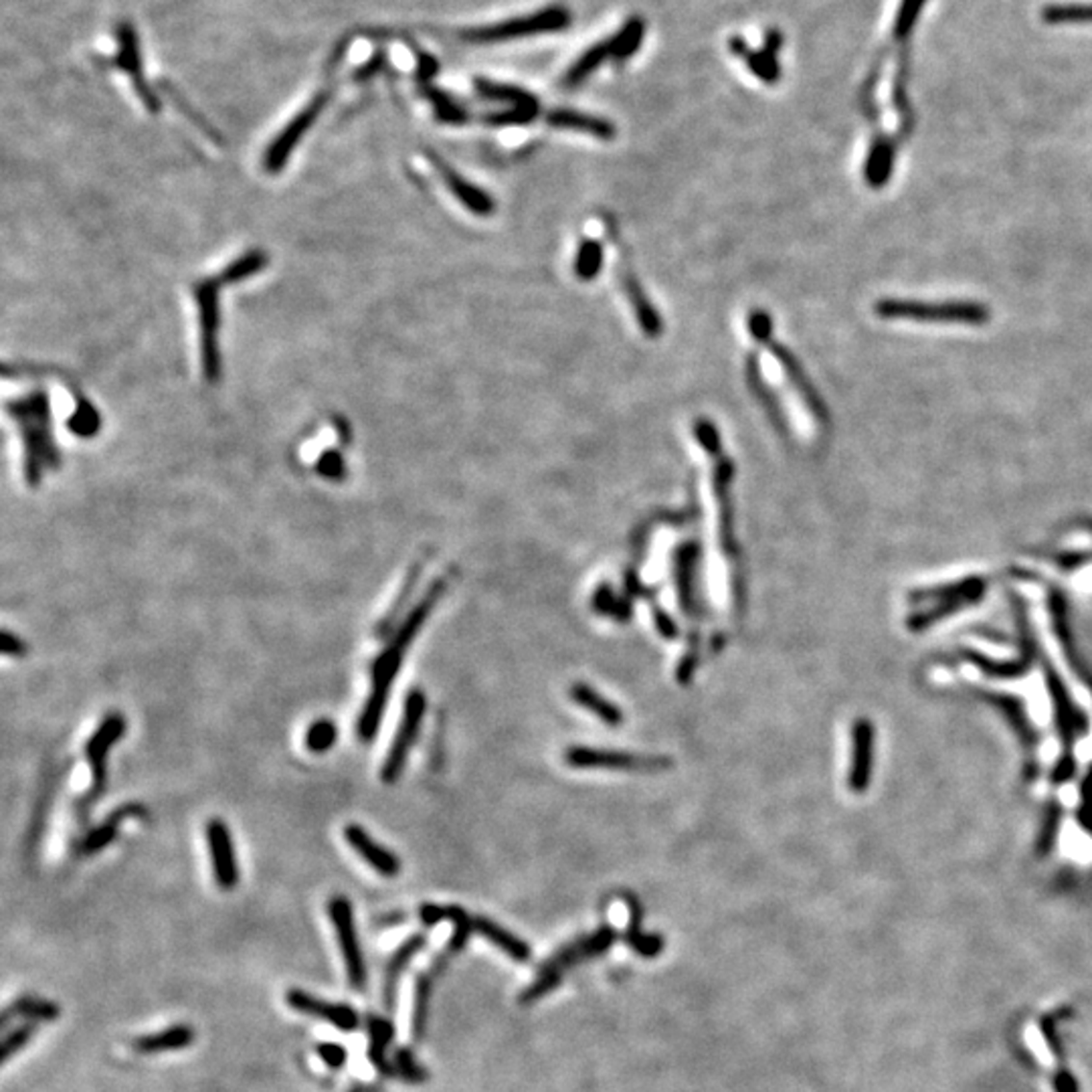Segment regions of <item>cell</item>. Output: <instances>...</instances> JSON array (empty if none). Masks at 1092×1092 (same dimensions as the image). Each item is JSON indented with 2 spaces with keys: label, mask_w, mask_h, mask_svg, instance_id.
<instances>
[{
  "label": "cell",
  "mask_w": 1092,
  "mask_h": 1092,
  "mask_svg": "<svg viewBox=\"0 0 1092 1092\" xmlns=\"http://www.w3.org/2000/svg\"><path fill=\"white\" fill-rule=\"evenodd\" d=\"M435 605L437 603L431 595L421 597V601L407 613V617L401 621V625L397 627V632L393 634L387 647H384V650L373 662L371 694H369L367 702H364V708H362L360 718H358V726H356L358 737H360L362 742H373L375 741L378 728H380V722H382L384 708H387V700L391 696V688H393L395 678L401 670L403 658H404V654H407L409 645L413 643V639L419 634L423 623L428 621V617L431 615Z\"/></svg>",
  "instance_id": "obj_1"
},
{
  "label": "cell",
  "mask_w": 1092,
  "mask_h": 1092,
  "mask_svg": "<svg viewBox=\"0 0 1092 1092\" xmlns=\"http://www.w3.org/2000/svg\"><path fill=\"white\" fill-rule=\"evenodd\" d=\"M9 415L20 428L25 445V476L37 485L45 470L59 465V454L51 433V411L47 395L35 391L9 403Z\"/></svg>",
  "instance_id": "obj_2"
},
{
  "label": "cell",
  "mask_w": 1092,
  "mask_h": 1092,
  "mask_svg": "<svg viewBox=\"0 0 1092 1092\" xmlns=\"http://www.w3.org/2000/svg\"><path fill=\"white\" fill-rule=\"evenodd\" d=\"M126 733V718L119 713H110L101 724L95 728V733L86 742V759L91 771V787L90 792L81 797L77 809L81 816H86L91 805L104 795L108 785V759L114 744L124 737Z\"/></svg>",
  "instance_id": "obj_3"
},
{
  "label": "cell",
  "mask_w": 1092,
  "mask_h": 1092,
  "mask_svg": "<svg viewBox=\"0 0 1092 1092\" xmlns=\"http://www.w3.org/2000/svg\"><path fill=\"white\" fill-rule=\"evenodd\" d=\"M564 763H569L575 768H607V771H625V773H662L674 765L672 759L660 755H636L627 751H611V748H591V746L566 748Z\"/></svg>",
  "instance_id": "obj_4"
},
{
  "label": "cell",
  "mask_w": 1092,
  "mask_h": 1092,
  "mask_svg": "<svg viewBox=\"0 0 1092 1092\" xmlns=\"http://www.w3.org/2000/svg\"><path fill=\"white\" fill-rule=\"evenodd\" d=\"M566 23H569V13H566L564 9H546L538 14L512 18V20H506V23L459 31L457 37H459V40H463V43H476V45L502 43V40H506V39L534 35V33H544V31H557V29H562Z\"/></svg>",
  "instance_id": "obj_5"
},
{
  "label": "cell",
  "mask_w": 1092,
  "mask_h": 1092,
  "mask_svg": "<svg viewBox=\"0 0 1092 1092\" xmlns=\"http://www.w3.org/2000/svg\"><path fill=\"white\" fill-rule=\"evenodd\" d=\"M328 915L342 950V959H344V967H347L351 987L362 991L367 987V965H364L351 900L340 895L332 897L328 902Z\"/></svg>",
  "instance_id": "obj_6"
},
{
  "label": "cell",
  "mask_w": 1092,
  "mask_h": 1092,
  "mask_svg": "<svg viewBox=\"0 0 1092 1092\" xmlns=\"http://www.w3.org/2000/svg\"><path fill=\"white\" fill-rule=\"evenodd\" d=\"M425 706H428V702H425V694L421 690H417V688H413V690L407 694V698H404L401 724L397 728L395 741L389 748L387 757H384V763H382V768H380V779L384 783H395L401 777L404 763H407L411 746L417 741V733H419L423 716H425Z\"/></svg>",
  "instance_id": "obj_7"
},
{
  "label": "cell",
  "mask_w": 1092,
  "mask_h": 1092,
  "mask_svg": "<svg viewBox=\"0 0 1092 1092\" xmlns=\"http://www.w3.org/2000/svg\"><path fill=\"white\" fill-rule=\"evenodd\" d=\"M641 35H643L641 20H630V23H627L613 39L605 40V43H599L585 55H581V59L569 69V73L564 75V84L566 86L581 84V81L589 77L591 71H595V67L601 65L605 59L632 55L639 45Z\"/></svg>",
  "instance_id": "obj_8"
},
{
  "label": "cell",
  "mask_w": 1092,
  "mask_h": 1092,
  "mask_svg": "<svg viewBox=\"0 0 1092 1092\" xmlns=\"http://www.w3.org/2000/svg\"><path fill=\"white\" fill-rule=\"evenodd\" d=\"M219 283L221 279L200 281L195 294L198 299L200 312V347H202V369L207 378H217L219 375V351H217V330H219Z\"/></svg>",
  "instance_id": "obj_9"
},
{
  "label": "cell",
  "mask_w": 1092,
  "mask_h": 1092,
  "mask_svg": "<svg viewBox=\"0 0 1092 1092\" xmlns=\"http://www.w3.org/2000/svg\"><path fill=\"white\" fill-rule=\"evenodd\" d=\"M205 838L213 860V874L221 890H233L239 882V868L231 829L222 819H209L205 825Z\"/></svg>",
  "instance_id": "obj_10"
},
{
  "label": "cell",
  "mask_w": 1092,
  "mask_h": 1092,
  "mask_svg": "<svg viewBox=\"0 0 1092 1092\" xmlns=\"http://www.w3.org/2000/svg\"><path fill=\"white\" fill-rule=\"evenodd\" d=\"M328 97H330V91H328V90H326V91H320L318 95H314V99L310 101V104H308L306 108H303V110L290 121V124H288L286 128L281 130V134L277 136V140L270 146L268 156H266V165H268V169H270L272 172H277V169L283 165V162L288 160L290 152L296 148V144L299 142V138L303 136V132H306V130L314 124V119L318 117V114L324 110V106L328 104Z\"/></svg>",
  "instance_id": "obj_11"
},
{
  "label": "cell",
  "mask_w": 1092,
  "mask_h": 1092,
  "mask_svg": "<svg viewBox=\"0 0 1092 1092\" xmlns=\"http://www.w3.org/2000/svg\"><path fill=\"white\" fill-rule=\"evenodd\" d=\"M878 314L884 318H908V320H933V322H961V324H977L985 320V312L981 308L969 306H917V303H880Z\"/></svg>",
  "instance_id": "obj_12"
},
{
  "label": "cell",
  "mask_w": 1092,
  "mask_h": 1092,
  "mask_svg": "<svg viewBox=\"0 0 1092 1092\" xmlns=\"http://www.w3.org/2000/svg\"><path fill=\"white\" fill-rule=\"evenodd\" d=\"M286 1001L290 1007H294L296 1011L303 1016H312L318 1020L328 1022L332 1026H336L342 1031H352L358 1027L360 1018L356 1014V1009L351 1005H344V1003H330V1001H324L320 998H314L308 991H301V989H290L286 994Z\"/></svg>",
  "instance_id": "obj_13"
},
{
  "label": "cell",
  "mask_w": 1092,
  "mask_h": 1092,
  "mask_svg": "<svg viewBox=\"0 0 1092 1092\" xmlns=\"http://www.w3.org/2000/svg\"><path fill=\"white\" fill-rule=\"evenodd\" d=\"M615 939H617V933L611 926H601L599 930H595L593 935L562 947L553 959L546 961L542 971H549V974L562 977L564 971L571 969L573 965H577L585 959L603 955L605 950L615 943Z\"/></svg>",
  "instance_id": "obj_14"
},
{
  "label": "cell",
  "mask_w": 1092,
  "mask_h": 1092,
  "mask_svg": "<svg viewBox=\"0 0 1092 1092\" xmlns=\"http://www.w3.org/2000/svg\"><path fill=\"white\" fill-rule=\"evenodd\" d=\"M117 40H119V49H117V65L124 69L130 77H132V84L134 90L138 93V97L144 101V106L150 112H158V99L156 93L148 88L144 73H142V59H140V47H138V37L136 31L130 23H121L117 27Z\"/></svg>",
  "instance_id": "obj_15"
},
{
  "label": "cell",
  "mask_w": 1092,
  "mask_h": 1092,
  "mask_svg": "<svg viewBox=\"0 0 1092 1092\" xmlns=\"http://www.w3.org/2000/svg\"><path fill=\"white\" fill-rule=\"evenodd\" d=\"M617 273H619V283H621V292L625 296V299L630 301V306L634 310L636 322L639 324V328L643 330V334L647 338H658L662 334V320L658 316V310L652 306L650 298H647L645 290L641 288V283L637 279V275L634 273V270L627 266L625 261H619L617 266Z\"/></svg>",
  "instance_id": "obj_16"
},
{
  "label": "cell",
  "mask_w": 1092,
  "mask_h": 1092,
  "mask_svg": "<svg viewBox=\"0 0 1092 1092\" xmlns=\"http://www.w3.org/2000/svg\"><path fill=\"white\" fill-rule=\"evenodd\" d=\"M344 840H347L354 852L380 876L393 878L401 872L399 858L391 852V849H387L378 842H375L364 827H360L356 823H349L347 827H344Z\"/></svg>",
  "instance_id": "obj_17"
},
{
  "label": "cell",
  "mask_w": 1092,
  "mask_h": 1092,
  "mask_svg": "<svg viewBox=\"0 0 1092 1092\" xmlns=\"http://www.w3.org/2000/svg\"><path fill=\"white\" fill-rule=\"evenodd\" d=\"M419 919L425 926H433L441 921L454 923V935L450 939V953H459V950L468 943L470 935L474 933V917L465 913L459 906H439V904H423L419 908Z\"/></svg>",
  "instance_id": "obj_18"
},
{
  "label": "cell",
  "mask_w": 1092,
  "mask_h": 1092,
  "mask_svg": "<svg viewBox=\"0 0 1092 1092\" xmlns=\"http://www.w3.org/2000/svg\"><path fill=\"white\" fill-rule=\"evenodd\" d=\"M428 943V937L425 935H413L409 937L404 943H401V947L395 950L391 955L387 969H384V989H382V1001L384 1007L389 1011L395 1009V1001H397V989H399V981L403 971L409 967L411 959L419 953L423 949V945Z\"/></svg>",
  "instance_id": "obj_19"
},
{
  "label": "cell",
  "mask_w": 1092,
  "mask_h": 1092,
  "mask_svg": "<svg viewBox=\"0 0 1092 1092\" xmlns=\"http://www.w3.org/2000/svg\"><path fill=\"white\" fill-rule=\"evenodd\" d=\"M429 158L433 162V167L439 170L445 185H448V191L457 196V200L465 209H470L476 215H490L494 211V200L488 195L470 185L468 180H463L457 172H454L448 165H443V162L435 158L431 152Z\"/></svg>",
  "instance_id": "obj_20"
},
{
  "label": "cell",
  "mask_w": 1092,
  "mask_h": 1092,
  "mask_svg": "<svg viewBox=\"0 0 1092 1092\" xmlns=\"http://www.w3.org/2000/svg\"><path fill=\"white\" fill-rule=\"evenodd\" d=\"M196 1034L195 1029L187 1024L170 1026L165 1031H156V1034L140 1036L132 1042V1050L138 1054H160V1052H174L185 1050L195 1042Z\"/></svg>",
  "instance_id": "obj_21"
},
{
  "label": "cell",
  "mask_w": 1092,
  "mask_h": 1092,
  "mask_svg": "<svg viewBox=\"0 0 1092 1092\" xmlns=\"http://www.w3.org/2000/svg\"><path fill=\"white\" fill-rule=\"evenodd\" d=\"M144 814H146V809L142 807V805H126V807L116 809L114 814H110V816L104 819V823L91 829V832L84 838V842L79 844V849H81V852H84V854H95V852H99V849H104L108 844H112V842L117 838L119 823L124 821L128 816H138V818H142Z\"/></svg>",
  "instance_id": "obj_22"
},
{
  "label": "cell",
  "mask_w": 1092,
  "mask_h": 1092,
  "mask_svg": "<svg viewBox=\"0 0 1092 1092\" xmlns=\"http://www.w3.org/2000/svg\"><path fill=\"white\" fill-rule=\"evenodd\" d=\"M571 698H573L579 706H583L585 711H589V713H593L595 716H599L605 724L619 726V724L623 722L621 708H619L615 702L607 700L603 694H599V692L595 690V688H591L589 684H583V682L573 684V688H571Z\"/></svg>",
  "instance_id": "obj_23"
},
{
  "label": "cell",
  "mask_w": 1092,
  "mask_h": 1092,
  "mask_svg": "<svg viewBox=\"0 0 1092 1092\" xmlns=\"http://www.w3.org/2000/svg\"><path fill=\"white\" fill-rule=\"evenodd\" d=\"M474 933L481 935L488 939L490 943H494L498 949H502L506 955L516 959V961H529L531 959V947L526 945L524 941H520L518 937L510 935L508 930L498 926L494 921L490 919H483V917H474Z\"/></svg>",
  "instance_id": "obj_24"
},
{
  "label": "cell",
  "mask_w": 1092,
  "mask_h": 1092,
  "mask_svg": "<svg viewBox=\"0 0 1092 1092\" xmlns=\"http://www.w3.org/2000/svg\"><path fill=\"white\" fill-rule=\"evenodd\" d=\"M59 1016H61V1007L55 1001L25 996L14 1000L13 1005L5 1009L3 1027L9 1026L11 1018H25L35 1024V1022H55L59 1020Z\"/></svg>",
  "instance_id": "obj_25"
},
{
  "label": "cell",
  "mask_w": 1092,
  "mask_h": 1092,
  "mask_svg": "<svg viewBox=\"0 0 1092 1092\" xmlns=\"http://www.w3.org/2000/svg\"><path fill=\"white\" fill-rule=\"evenodd\" d=\"M369 1038H371V1046H369L371 1062L377 1066L380 1075L395 1077V1068L387 1058V1048L393 1040V1024L384 1018L373 1016L369 1020Z\"/></svg>",
  "instance_id": "obj_26"
},
{
  "label": "cell",
  "mask_w": 1092,
  "mask_h": 1092,
  "mask_svg": "<svg viewBox=\"0 0 1092 1092\" xmlns=\"http://www.w3.org/2000/svg\"><path fill=\"white\" fill-rule=\"evenodd\" d=\"M627 906H630V926H627L625 939L630 947L639 953L641 957H656L662 953L663 941L658 935H643L641 933V906L637 904L636 897H625Z\"/></svg>",
  "instance_id": "obj_27"
},
{
  "label": "cell",
  "mask_w": 1092,
  "mask_h": 1092,
  "mask_svg": "<svg viewBox=\"0 0 1092 1092\" xmlns=\"http://www.w3.org/2000/svg\"><path fill=\"white\" fill-rule=\"evenodd\" d=\"M549 119H551V124L557 126V128L579 130V132L599 136L603 140H610L615 134V128L610 124V121L585 116V114H577V112H569V110H559V112L551 114Z\"/></svg>",
  "instance_id": "obj_28"
},
{
  "label": "cell",
  "mask_w": 1092,
  "mask_h": 1092,
  "mask_svg": "<svg viewBox=\"0 0 1092 1092\" xmlns=\"http://www.w3.org/2000/svg\"><path fill=\"white\" fill-rule=\"evenodd\" d=\"M431 987L433 979L428 974L417 975L415 981V1003H413V1020H411V1036L419 1042L425 1036V1027H428L429 1018V1001H431Z\"/></svg>",
  "instance_id": "obj_29"
},
{
  "label": "cell",
  "mask_w": 1092,
  "mask_h": 1092,
  "mask_svg": "<svg viewBox=\"0 0 1092 1092\" xmlns=\"http://www.w3.org/2000/svg\"><path fill=\"white\" fill-rule=\"evenodd\" d=\"M421 571H423L421 564H415V566H413L409 577H407V583L403 585V589H401V593L397 595V599L393 601V605L389 607L387 615H384V617L378 621L377 630H375L377 637L382 639V637L389 636L391 627H393L395 621L401 617L403 610H404V607H407V603H409V599H411V595H413V589H415V585H417V581H419V577H421Z\"/></svg>",
  "instance_id": "obj_30"
},
{
  "label": "cell",
  "mask_w": 1092,
  "mask_h": 1092,
  "mask_svg": "<svg viewBox=\"0 0 1092 1092\" xmlns=\"http://www.w3.org/2000/svg\"><path fill=\"white\" fill-rule=\"evenodd\" d=\"M603 263V243L599 239H581L577 257H575V273L579 279L589 281L593 279Z\"/></svg>",
  "instance_id": "obj_31"
},
{
  "label": "cell",
  "mask_w": 1092,
  "mask_h": 1092,
  "mask_svg": "<svg viewBox=\"0 0 1092 1092\" xmlns=\"http://www.w3.org/2000/svg\"><path fill=\"white\" fill-rule=\"evenodd\" d=\"M1042 18L1050 25L1064 23H1092V5H1048Z\"/></svg>",
  "instance_id": "obj_32"
},
{
  "label": "cell",
  "mask_w": 1092,
  "mask_h": 1092,
  "mask_svg": "<svg viewBox=\"0 0 1092 1092\" xmlns=\"http://www.w3.org/2000/svg\"><path fill=\"white\" fill-rule=\"evenodd\" d=\"M338 728L330 718H318L306 731V746L312 753H326L336 744Z\"/></svg>",
  "instance_id": "obj_33"
},
{
  "label": "cell",
  "mask_w": 1092,
  "mask_h": 1092,
  "mask_svg": "<svg viewBox=\"0 0 1092 1092\" xmlns=\"http://www.w3.org/2000/svg\"><path fill=\"white\" fill-rule=\"evenodd\" d=\"M393 1062H395V1077L403 1079L404 1082L419 1084V1082L428 1080V1070L415 1062L411 1050H407V1048L397 1050Z\"/></svg>",
  "instance_id": "obj_34"
},
{
  "label": "cell",
  "mask_w": 1092,
  "mask_h": 1092,
  "mask_svg": "<svg viewBox=\"0 0 1092 1092\" xmlns=\"http://www.w3.org/2000/svg\"><path fill=\"white\" fill-rule=\"evenodd\" d=\"M35 1024H25V1026H18L13 1031L5 1036L3 1046H0V1062H9L14 1054H18L20 1050H23L29 1040L35 1036Z\"/></svg>",
  "instance_id": "obj_35"
},
{
  "label": "cell",
  "mask_w": 1092,
  "mask_h": 1092,
  "mask_svg": "<svg viewBox=\"0 0 1092 1092\" xmlns=\"http://www.w3.org/2000/svg\"><path fill=\"white\" fill-rule=\"evenodd\" d=\"M923 5H924V0H902L898 16H897V23H895V37L897 39H902L910 31H913L915 20H917Z\"/></svg>",
  "instance_id": "obj_36"
},
{
  "label": "cell",
  "mask_w": 1092,
  "mask_h": 1092,
  "mask_svg": "<svg viewBox=\"0 0 1092 1092\" xmlns=\"http://www.w3.org/2000/svg\"><path fill=\"white\" fill-rule=\"evenodd\" d=\"M316 1052L322 1062L332 1070H340L344 1064H347V1050H344L340 1044H332V1042L318 1044Z\"/></svg>",
  "instance_id": "obj_37"
},
{
  "label": "cell",
  "mask_w": 1092,
  "mask_h": 1092,
  "mask_svg": "<svg viewBox=\"0 0 1092 1092\" xmlns=\"http://www.w3.org/2000/svg\"><path fill=\"white\" fill-rule=\"evenodd\" d=\"M318 470H320V474H324L330 480H342V476H344L342 457L336 455V454H326L320 459Z\"/></svg>",
  "instance_id": "obj_38"
},
{
  "label": "cell",
  "mask_w": 1092,
  "mask_h": 1092,
  "mask_svg": "<svg viewBox=\"0 0 1092 1092\" xmlns=\"http://www.w3.org/2000/svg\"><path fill=\"white\" fill-rule=\"evenodd\" d=\"M0 650H3L5 656L23 658V656L27 654V645H25V641L20 639L18 636H14V634H11L9 630H5V632H3V643H0Z\"/></svg>",
  "instance_id": "obj_39"
},
{
  "label": "cell",
  "mask_w": 1092,
  "mask_h": 1092,
  "mask_svg": "<svg viewBox=\"0 0 1092 1092\" xmlns=\"http://www.w3.org/2000/svg\"><path fill=\"white\" fill-rule=\"evenodd\" d=\"M1027 1042H1029V1048L1036 1052V1056H1038V1058H1040V1060H1042L1044 1064H1052V1060H1050V1052H1048V1048L1044 1046V1040H1042V1036L1038 1034V1031H1036L1034 1027H1029V1029H1027Z\"/></svg>",
  "instance_id": "obj_40"
},
{
  "label": "cell",
  "mask_w": 1092,
  "mask_h": 1092,
  "mask_svg": "<svg viewBox=\"0 0 1092 1092\" xmlns=\"http://www.w3.org/2000/svg\"><path fill=\"white\" fill-rule=\"evenodd\" d=\"M351 1092H371V1088H362V1086H360V1088H354V1090H351Z\"/></svg>",
  "instance_id": "obj_41"
}]
</instances>
